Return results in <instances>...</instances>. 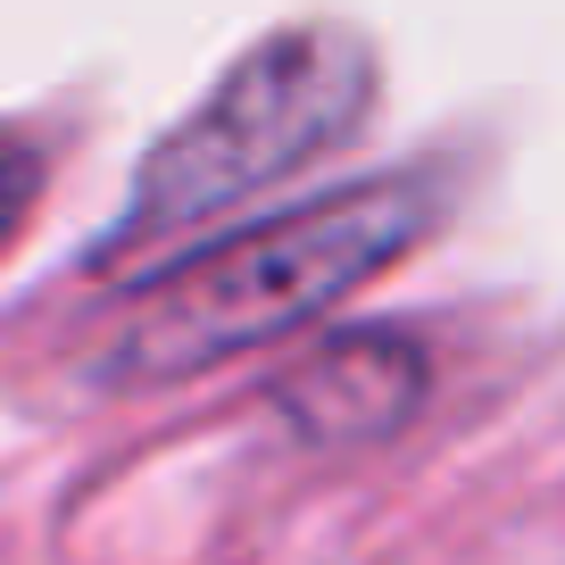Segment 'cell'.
Returning <instances> with one entry per match:
<instances>
[{
	"instance_id": "obj_2",
	"label": "cell",
	"mask_w": 565,
	"mask_h": 565,
	"mask_svg": "<svg viewBox=\"0 0 565 565\" xmlns=\"http://www.w3.org/2000/svg\"><path fill=\"white\" fill-rule=\"evenodd\" d=\"M374 92H383V58L358 25L300 18V25L258 34L200 92V108H183L141 150L125 216L92 242V275H117V266L167 249L183 225L282 183L291 167L324 159L333 141H350L366 125Z\"/></svg>"
},
{
	"instance_id": "obj_3",
	"label": "cell",
	"mask_w": 565,
	"mask_h": 565,
	"mask_svg": "<svg viewBox=\"0 0 565 565\" xmlns=\"http://www.w3.org/2000/svg\"><path fill=\"white\" fill-rule=\"evenodd\" d=\"M424 391H433V350L399 324H358L300 350L266 383V399L282 433L308 449H374L424 407Z\"/></svg>"
},
{
	"instance_id": "obj_4",
	"label": "cell",
	"mask_w": 565,
	"mask_h": 565,
	"mask_svg": "<svg viewBox=\"0 0 565 565\" xmlns=\"http://www.w3.org/2000/svg\"><path fill=\"white\" fill-rule=\"evenodd\" d=\"M42 183H51V150H42L25 125H0V249L25 233V216H34Z\"/></svg>"
},
{
	"instance_id": "obj_1",
	"label": "cell",
	"mask_w": 565,
	"mask_h": 565,
	"mask_svg": "<svg viewBox=\"0 0 565 565\" xmlns=\"http://www.w3.org/2000/svg\"><path fill=\"white\" fill-rule=\"evenodd\" d=\"M441 209L449 200L433 175H374L159 266L117 324L108 383H183L275 333H300L391 258H407L441 225Z\"/></svg>"
}]
</instances>
